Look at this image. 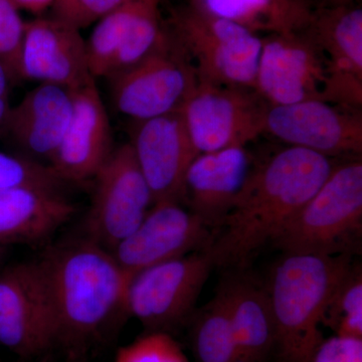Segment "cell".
Masks as SVG:
<instances>
[{
  "instance_id": "obj_1",
  "label": "cell",
  "mask_w": 362,
  "mask_h": 362,
  "mask_svg": "<svg viewBox=\"0 0 362 362\" xmlns=\"http://www.w3.org/2000/svg\"><path fill=\"white\" fill-rule=\"evenodd\" d=\"M334 166L330 157L287 146L252 168L207 249L214 266L244 268L311 199Z\"/></svg>"
},
{
  "instance_id": "obj_2",
  "label": "cell",
  "mask_w": 362,
  "mask_h": 362,
  "mask_svg": "<svg viewBox=\"0 0 362 362\" xmlns=\"http://www.w3.org/2000/svg\"><path fill=\"white\" fill-rule=\"evenodd\" d=\"M39 262L51 297L58 345L82 352L126 315L130 276L108 250L84 237L52 247Z\"/></svg>"
},
{
  "instance_id": "obj_3",
  "label": "cell",
  "mask_w": 362,
  "mask_h": 362,
  "mask_svg": "<svg viewBox=\"0 0 362 362\" xmlns=\"http://www.w3.org/2000/svg\"><path fill=\"white\" fill-rule=\"evenodd\" d=\"M352 256L285 255L266 286L280 362H310L324 340L321 326L332 293L352 265Z\"/></svg>"
},
{
  "instance_id": "obj_4",
  "label": "cell",
  "mask_w": 362,
  "mask_h": 362,
  "mask_svg": "<svg viewBox=\"0 0 362 362\" xmlns=\"http://www.w3.org/2000/svg\"><path fill=\"white\" fill-rule=\"evenodd\" d=\"M362 237L361 157L335 165L327 180L272 240L284 255L358 252Z\"/></svg>"
},
{
  "instance_id": "obj_5",
  "label": "cell",
  "mask_w": 362,
  "mask_h": 362,
  "mask_svg": "<svg viewBox=\"0 0 362 362\" xmlns=\"http://www.w3.org/2000/svg\"><path fill=\"white\" fill-rule=\"evenodd\" d=\"M164 25L197 81L255 90L263 45L257 33L190 1L173 8Z\"/></svg>"
},
{
  "instance_id": "obj_6",
  "label": "cell",
  "mask_w": 362,
  "mask_h": 362,
  "mask_svg": "<svg viewBox=\"0 0 362 362\" xmlns=\"http://www.w3.org/2000/svg\"><path fill=\"white\" fill-rule=\"evenodd\" d=\"M209 250L157 264L131 276L126 291V315L148 332H168L187 322L211 270Z\"/></svg>"
},
{
  "instance_id": "obj_7",
  "label": "cell",
  "mask_w": 362,
  "mask_h": 362,
  "mask_svg": "<svg viewBox=\"0 0 362 362\" xmlns=\"http://www.w3.org/2000/svg\"><path fill=\"white\" fill-rule=\"evenodd\" d=\"M108 80L116 110L134 122L180 110L197 81L194 66L166 28L146 57Z\"/></svg>"
},
{
  "instance_id": "obj_8",
  "label": "cell",
  "mask_w": 362,
  "mask_h": 362,
  "mask_svg": "<svg viewBox=\"0 0 362 362\" xmlns=\"http://www.w3.org/2000/svg\"><path fill=\"white\" fill-rule=\"evenodd\" d=\"M268 108L256 90L197 81L180 111L201 154L245 147L265 133Z\"/></svg>"
},
{
  "instance_id": "obj_9",
  "label": "cell",
  "mask_w": 362,
  "mask_h": 362,
  "mask_svg": "<svg viewBox=\"0 0 362 362\" xmlns=\"http://www.w3.org/2000/svg\"><path fill=\"white\" fill-rule=\"evenodd\" d=\"M56 345V319L39 259L2 269L0 346L23 358H33Z\"/></svg>"
},
{
  "instance_id": "obj_10",
  "label": "cell",
  "mask_w": 362,
  "mask_h": 362,
  "mask_svg": "<svg viewBox=\"0 0 362 362\" xmlns=\"http://www.w3.org/2000/svg\"><path fill=\"white\" fill-rule=\"evenodd\" d=\"M94 178L85 237L110 251L141 223L153 197L129 143L113 149Z\"/></svg>"
},
{
  "instance_id": "obj_11",
  "label": "cell",
  "mask_w": 362,
  "mask_h": 362,
  "mask_svg": "<svg viewBox=\"0 0 362 362\" xmlns=\"http://www.w3.org/2000/svg\"><path fill=\"white\" fill-rule=\"evenodd\" d=\"M302 32L325 62L321 101L361 112L362 9L357 4L310 11Z\"/></svg>"
},
{
  "instance_id": "obj_12",
  "label": "cell",
  "mask_w": 362,
  "mask_h": 362,
  "mask_svg": "<svg viewBox=\"0 0 362 362\" xmlns=\"http://www.w3.org/2000/svg\"><path fill=\"white\" fill-rule=\"evenodd\" d=\"M211 228L181 202H158L110 252L131 277L149 267L209 249L213 239Z\"/></svg>"
},
{
  "instance_id": "obj_13",
  "label": "cell",
  "mask_w": 362,
  "mask_h": 362,
  "mask_svg": "<svg viewBox=\"0 0 362 362\" xmlns=\"http://www.w3.org/2000/svg\"><path fill=\"white\" fill-rule=\"evenodd\" d=\"M324 84L322 54L301 30L263 39L255 90L269 106L321 100Z\"/></svg>"
},
{
  "instance_id": "obj_14",
  "label": "cell",
  "mask_w": 362,
  "mask_h": 362,
  "mask_svg": "<svg viewBox=\"0 0 362 362\" xmlns=\"http://www.w3.org/2000/svg\"><path fill=\"white\" fill-rule=\"evenodd\" d=\"M265 133L288 146L324 156L361 157L362 114L321 101L307 100L286 106H269Z\"/></svg>"
},
{
  "instance_id": "obj_15",
  "label": "cell",
  "mask_w": 362,
  "mask_h": 362,
  "mask_svg": "<svg viewBox=\"0 0 362 362\" xmlns=\"http://www.w3.org/2000/svg\"><path fill=\"white\" fill-rule=\"evenodd\" d=\"M134 123L129 144L154 204L182 202L185 175L199 153L180 111Z\"/></svg>"
},
{
  "instance_id": "obj_16",
  "label": "cell",
  "mask_w": 362,
  "mask_h": 362,
  "mask_svg": "<svg viewBox=\"0 0 362 362\" xmlns=\"http://www.w3.org/2000/svg\"><path fill=\"white\" fill-rule=\"evenodd\" d=\"M18 66L21 81L71 90L95 80L81 30L52 16L25 21Z\"/></svg>"
},
{
  "instance_id": "obj_17",
  "label": "cell",
  "mask_w": 362,
  "mask_h": 362,
  "mask_svg": "<svg viewBox=\"0 0 362 362\" xmlns=\"http://www.w3.org/2000/svg\"><path fill=\"white\" fill-rule=\"evenodd\" d=\"M110 120L95 80L74 90V110L47 165L64 182L94 178L113 151Z\"/></svg>"
},
{
  "instance_id": "obj_18",
  "label": "cell",
  "mask_w": 362,
  "mask_h": 362,
  "mask_svg": "<svg viewBox=\"0 0 362 362\" xmlns=\"http://www.w3.org/2000/svg\"><path fill=\"white\" fill-rule=\"evenodd\" d=\"M73 110L74 90L39 84L13 106L4 136L23 150V156L39 162L45 159L49 164L68 129Z\"/></svg>"
},
{
  "instance_id": "obj_19",
  "label": "cell",
  "mask_w": 362,
  "mask_h": 362,
  "mask_svg": "<svg viewBox=\"0 0 362 362\" xmlns=\"http://www.w3.org/2000/svg\"><path fill=\"white\" fill-rule=\"evenodd\" d=\"M252 169L245 147L201 153L187 171L183 202L211 228H218L230 211Z\"/></svg>"
},
{
  "instance_id": "obj_20",
  "label": "cell",
  "mask_w": 362,
  "mask_h": 362,
  "mask_svg": "<svg viewBox=\"0 0 362 362\" xmlns=\"http://www.w3.org/2000/svg\"><path fill=\"white\" fill-rule=\"evenodd\" d=\"M59 192L40 188L0 189V246L35 244L49 238L75 214Z\"/></svg>"
},
{
  "instance_id": "obj_21",
  "label": "cell",
  "mask_w": 362,
  "mask_h": 362,
  "mask_svg": "<svg viewBox=\"0 0 362 362\" xmlns=\"http://www.w3.org/2000/svg\"><path fill=\"white\" fill-rule=\"evenodd\" d=\"M228 298L240 362H268L276 352V329L267 288L238 275L221 283Z\"/></svg>"
},
{
  "instance_id": "obj_22",
  "label": "cell",
  "mask_w": 362,
  "mask_h": 362,
  "mask_svg": "<svg viewBox=\"0 0 362 362\" xmlns=\"http://www.w3.org/2000/svg\"><path fill=\"white\" fill-rule=\"evenodd\" d=\"M192 351L197 362H240L223 286L197 312L190 331Z\"/></svg>"
},
{
  "instance_id": "obj_23",
  "label": "cell",
  "mask_w": 362,
  "mask_h": 362,
  "mask_svg": "<svg viewBox=\"0 0 362 362\" xmlns=\"http://www.w3.org/2000/svg\"><path fill=\"white\" fill-rule=\"evenodd\" d=\"M157 1L163 0H128L95 23L86 40L88 65L95 80L108 78L131 26L147 6Z\"/></svg>"
},
{
  "instance_id": "obj_24",
  "label": "cell",
  "mask_w": 362,
  "mask_h": 362,
  "mask_svg": "<svg viewBox=\"0 0 362 362\" xmlns=\"http://www.w3.org/2000/svg\"><path fill=\"white\" fill-rule=\"evenodd\" d=\"M323 325L337 337L362 338L361 266L352 264L338 283L328 302Z\"/></svg>"
},
{
  "instance_id": "obj_25",
  "label": "cell",
  "mask_w": 362,
  "mask_h": 362,
  "mask_svg": "<svg viewBox=\"0 0 362 362\" xmlns=\"http://www.w3.org/2000/svg\"><path fill=\"white\" fill-rule=\"evenodd\" d=\"M218 18L232 21L256 33H279V23L269 0H188Z\"/></svg>"
},
{
  "instance_id": "obj_26",
  "label": "cell",
  "mask_w": 362,
  "mask_h": 362,
  "mask_svg": "<svg viewBox=\"0 0 362 362\" xmlns=\"http://www.w3.org/2000/svg\"><path fill=\"white\" fill-rule=\"evenodd\" d=\"M64 185L47 164L0 150V189L30 187L61 192Z\"/></svg>"
},
{
  "instance_id": "obj_27",
  "label": "cell",
  "mask_w": 362,
  "mask_h": 362,
  "mask_svg": "<svg viewBox=\"0 0 362 362\" xmlns=\"http://www.w3.org/2000/svg\"><path fill=\"white\" fill-rule=\"evenodd\" d=\"M114 362H189L168 332H147L117 351Z\"/></svg>"
},
{
  "instance_id": "obj_28",
  "label": "cell",
  "mask_w": 362,
  "mask_h": 362,
  "mask_svg": "<svg viewBox=\"0 0 362 362\" xmlns=\"http://www.w3.org/2000/svg\"><path fill=\"white\" fill-rule=\"evenodd\" d=\"M25 21L13 0H0V63L20 82V52Z\"/></svg>"
},
{
  "instance_id": "obj_29",
  "label": "cell",
  "mask_w": 362,
  "mask_h": 362,
  "mask_svg": "<svg viewBox=\"0 0 362 362\" xmlns=\"http://www.w3.org/2000/svg\"><path fill=\"white\" fill-rule=\"evenodd\" d=\"M128 0H54L52 18L81 30L94 25Z\"/></svg>"
},
{
  "instance_id": "obj_30",
  "label": "cell",
  "mask_w": 362,
  "mask_h": 362,
  "mask_svg": "<svg viewBox=\"0 0 362 362\" xmlns=\"http://www.w3.org/2000/svg\"><path fill=\"white\" fill-rule=\"evenodd\" d=\"M310 362H362V338H324Z\"/></svg>"
},
{
  "instance_id": "obj_31",
  "label": "cell",
  "mask_w": 362,
  "mask_h": 362,
  "mask_svg": "<svg viewBox=\"0 0 362 362\" xmlns=\"http://www.w3.org/2000/svg\"><path fill=\"white\" fill-rule=\"evenodd\" d=\"M279 23V33L295 32L304 28L311 9L303 0H269Z\"/></svg>"
},
{
  "instance_id": "obj_32",
  "label": "cell",
  "mask_w": 362,
  "mask_h": 362,
  "mask_svg": "<svg viewBox=\"0 0 362 362\" xmlns=\"http://www.w3.org/2000/svg\"><path fill=\"white\" fill-rule=\"evenodd\" d=\"M14 84L11 74L0 63V136L6 134L7 122L13 105L11 102V88Z\"/></svg>"
},
{
  "instance_id": "obj_33",
  "label": "cell",
  "mask_w": 362,
  "mask_h": 362,
  "mask_svg": "<svg viewBox=\"0 0 362 362\" xmlns=\"http://www.w3.org/2000/svg\"><path fill=\"white\" fill-rule=\"evenodd\" d=\"M13 1L20 11L23 9L32 13L40 14L51 8L54 0H13Z\"/></svg>"
},
{
  "instance_id": "obj_34",
  "label": "cell",
  "mask_w": 362,
  "mask_h": 362,
  "mask_svg": "<svg viewBox=\"0 0 362 362\" xmlns=\"http://www.w3.org/2000/svg\"><path fill=\"white\" fill-rule=\"evenodd\" d=\"M321 6H349V4H357L361 0H318Z\"/></svg>"
},
{
  "instance_id": "obj_35",
  "label": "cell",
  "mask_w": 362,
  "mask_h": 362,
  "mask_svg": "<svg viewBox=\"0 0 362 362\" xmlns=\"http://www.w3.org/2000/svg\"><path fill=\"white\" fill-rule=\"evenodd\" d=\"M6 247L0 246V263H1L2 259H4V256H6Z\"/></svg>"
},
{
  "instance_id": "obj_36",
  "label": "cell",
  "mask_w": 362,
  "mask_h": 362,
  "mask_svg": "<svg viewBox=\"0 0 362 362\" xmlns=\"http://www.w3.org/2000/svg\"><path fill=\"white\" fill-rule=\"evenodd\" d=\"M68 362H84L83 361V359L81 358H71V361H69Z\"/></svg>"
}]
</instances>
